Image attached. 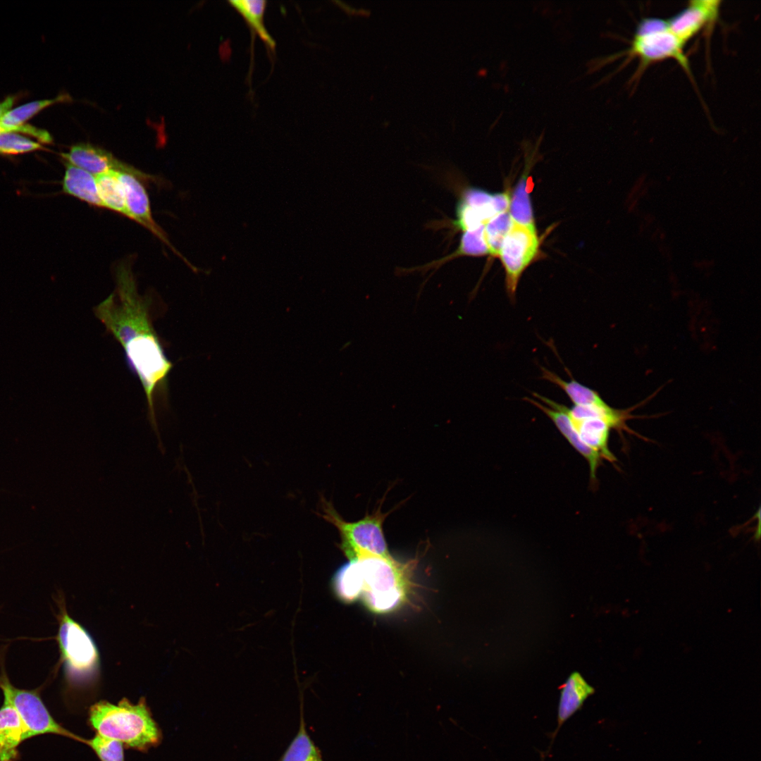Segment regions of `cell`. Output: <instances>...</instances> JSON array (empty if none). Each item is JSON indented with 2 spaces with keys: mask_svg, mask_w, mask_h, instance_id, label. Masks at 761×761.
<instances>
[{
  "mask_svg": "<svg viewBox=\"0 0 761 761\" xmlns=\"http://www.w3.org/2000/svg\"><path fill=\"white\" fill-rule=\"evenodd\" d=\"M509 212L514 222L528 228H535L529 192L527 190V180L524 176L520 180L510 199Z\"/></svg>",
  "mask_w": 761,
  "mask_h": 761,
  "instance_id": "cell-24",
  "label": "cell"
},
{
  "mask_svg": "<svg viewBox=\"0 0 761 761\" xmlns=\"http://www.w3.org/2000/svg\"><path fill=\"white\" fill-rule=\"evenodd\" d=\"M61 609L57 641L70 682L79 684L89 679L99 667V653L89 633Z\"/></svg>",
  "mask_w": 761,
  "mask_h": 761,
  "instance_id": "cell-7",
  "label": "cell"
},
{
  "mask_svg": "<svg viewBox=\"0 0 761 761\" xmlns=\"http://www.w3.org/2000/svg\"><path fill=\"white\" fill-rule=\"evenodd\" d=\"M90 724L97 734L140 750L158 744L160 731L144 699L137 704L121 700L113 704L99 701L89 710Z\"/></svg>",
  "mask_w": 761,
  "mask_h": 761,
  "instance_id": "cell-2",
  "label": "cell"
},
{
  "mask_svg": "<svg viewBox=\"0 0 761 761\" xmlns=\"http://www.w3.org/2000/svg\"><path fill=\"white\" fill-rule=\"evenodd\" d=\"M539 240L536 228L514 222L502 245L499 256L505 271V286L512 301L520 277L537 254Z\"/></svg>",
  "mask_w": 761,
  "mask_h": 761,
  "instance_id": "cell-9",
  "label": "cell"
},
{
  "mask_svg": "<svg viewBox=\"0 0 761 761\" xmlns=\"http://www.w3.org/2000/svg\"><path fill=\"white\" fill-rule=\"evenodd\" d=\"M540 370L541 378L562 389L574 405L595 404L605 402L596 390L581 384L573 378L568 381L543 366L540 367Z\"/></svg>",
  "mask_w": 761,
  "mask_h": 761,
  "instance_id": "cell-19",
  "label": "cell"
},
{
  "mask_svg": "<svg viewBox=\"0 0 761 761\" xmlns=\"http://www.w3.org/2000/svg\"><path fill=\"white\" fill-rule=\"evenodd\" d=\"M685 44L670 30L667 21L646 18L637 25L626 54L639 58L641 69L655 62L672 58L691 77L688 61L683 52Z\"/></svg>",
  "mask_w": 761,
  "mask_h": 761,
  "instance_id": "cell-6",
  "label": "cell"
},
{
  "mask_svg": "<svg viewBox=\"0 0 761 761\" xmlns=\"http://www.w3.org/2000/svg\"><path fill=\"white\" fill-rule=\"evenodd\" d=\"M484 228L485 225H482L475 230L464 232L458 249L447 259L464 255L483 256L488 254L484 238Z\"/></svg>",
  "mask_w": 761,
  "mask_h": 761,
  "instance_id": "cell-27",
  "label": "cell"
},
{
  "mask_svg": "<svg viewBox=\"0 0 761 761\" xmlns=\"http://www.w3.org/2000/svg\"><path fill=\"white\" fill-rule=\"evenodd\" d=\"M61 156L70 164L83 169L94 176L114 171L128 173L144 181H154V177L116 159L111 152L89 143L75 144Z\"/></svg>",
  "mask_w": 761,
  "mask_h": 761,
  "instance_id": "cell-10",
  "label": "cell"
},
{
  "mask_svg": "<svg viewBox=\"0 0 761 761\" xmlns=\"http://www.w3.org/2000/svg\"><path fill=\"white\" fill-rule=\"evenodd\" d=\"M357 559L363 580L362 601L371 612L387 614L400 608L407 600L410 575L416 560L407 563L393 557L363 555Z\"/></svg>",
  "mask_w": 761,
  "mask_h": 761,
  "instance_id": "cell-3",
  "label": "cell"
},
{
  "mask_svg": "<svg viewBox=\"0 0 761 761\" xmlns=\"http://www.w3.org/2000/svg\"><path fill=\"white\" fill-rule=\"evenodd\" d=\"M228 2L242 16L253 32L258 35L270 49L273 50L276 43L264 25L266 1L235 0Z\"/></svg>",
  "mask_w": 761,
  "mask_h": 761,
  "instance_id": "cell-18",
  "label": "cell"
},
{
  "mask_svg": "<svg viewBox=\"0 0 761 761\" xmlns=\"http://www.w3.org/2000/svg\"><path fill=\"white\" fill-rule=\"evenodd\" d=\"M0 689L4 700L8 703L18 713L27 731L28 738L54 734L84 743L81 738L68 731L52 717L37 690H27L16 687L3 672L0 675Z\"/></svg>",
  "mask_w": 761,
  "mask_h": 761,
  "instance_id": "cell-8",
  "label": "cell"
},
{
  "mask_svg": "<svg viewBox=\"0 0 761 761\" xmlns=\"http://www.w3.org/2000/svg\"><path fill=\"white\" fill-rule=\"evenodd\" d=\"M116 289L94 308L97 318L121 345L130 370L145 393L148 419L160 441L156 404L166 396L173 367L154 326L152 302L139 294L129 265L117 266Z\"/></svg>",
  "mask_w": 761,
  "mask_h": 761,
  "instance_id": "cell-1",
  "label": "cell"
},
{
  "mask_svg": "<svg viewBox=\"0 0 761 761\" xmlns=\"http://www.w3.org/2000/svg\"><path fill=\"white\" fill-rule=\"evenodd\" d=\"M68 95H59L53 99H44L32 101L6 112L0 119L4 132H14L16 127L25 124L26 121L37 115L44 109L58 102L67 101Z\"/></svg>",
  "mask_w": 761,
  "mask_h": 761,
  "instance_id": "cell-21",
  "label": "cell"
},
{
  "mask_svg": "<svg viewBox=\"0 0 761 761\" xmlns=\"http://www.w3.org/2000/svg\"><path fill=\"white\" fill-rule=\"evenodd\" d=\"M43 149L40 142L14 132H0V154H19Z\"/></svg>",
  "mask_w": 761,
  "mask_h": 761,
  "instance_id": "cell-25",
  "label": "cell"
},
{
  "mask_svg": "<svg viewBox=\"0 0 761 761\" xmlns=\"http://www.w3.org/2000/svg\"><path fill=\"white\" fill-rule=\"evenodd\" d=\"M321 516L332 524L340 536V548L349 559L363 555L391 557L383 533V524L388 513L379 507L372 514L356 521L344 520L330 502L321 498Z\"/></svg>",
  "mask_w": 761,
  "mask_h": 761,
  "instance_id": "cell-4",
  "label": "cell"
},
{
  "mask_svg": "<svg viewBox=\"0 0 761 761\" xmlns=\"http://www.w3.org/2000/svg\"><path fill=\"white\" fill-rule=\"evenodd\" d=\"M332 587L336 597L344 603H352L361 597L363 580L357 559H349L336 571Z\"/></svg>",
  "mask_w": 761,
  "mask_h": 761,
  "instance_id": "cell-17",
  "label": "cell"
},
{
  "mask_svg": "<svg viewBox=\"0 0 761 761\" xmlns=\"http://www.w3.org/2000/svg\"><path fill=\"white\" fill-rule=\"evenodd\" d=\"M594 692V688L587 683L579 672L571 673L561 688L557 714L558 727L576 712L586 698Z\"/></svg>",
  "mask_w": 761,
  "mask_h": 761,
  "instance_id": "cell-16",
  "label": "cell"
},
{
  "mask_svg": "<svg viewBox=\"0 0 761 761\" xmlns=\"http://www.w3.org/2000/svg\"><path fill=\"white\" fill-rule=\"evenodd\" d=\"M4 132V130L3 126L0 123V132Z\"/></svg>",
  "mask_w": 761,
  "mask_h": 761,
  "instance_id": "cell-29",
  "label": "cell"
},
{
  "mask_svg": "<svg viewBox=\"0 0 761 761\" xmlns=\"http://www.w3.org/2000/svg\"><path fill=\"white\" fill-rule=\"evenodd\" d=\"M532 395L534 399L526 397L524 400L544 413L569 443L583 457L589 466L590 481L596 483L597 471L602 459L581 440L567 414V407L537 392Z\"/></svg>",
  "mask_w": 761,
  "mask_h": 761,
  "instance_id": "cell-11",
  "label": "cell"
},
{
  "mask_svg": "<svg viewBox=\"0 0 761 761\" xmlns=\"http://www.w3.org/2000/svg\"><path fill=\"white\" fill-rule=\"evenodd\" d=\"M634 408L618 409L605 402L601 404L573 405L567 407V414L583 443L603 460L614 463L615 456L609 447L610 432L615 430L631 433L626 421L636 416Z\"/></svg>",
  "mask_w": 761,
  "mask_h": 761,
  "instance_id": "cell-5",
  "label": "cell"
},
{
  "mask_svg": "<svg viewBox=\"0 0 761 761\" xmlns=\"http://www.w3.org/2000/svg\"><path fill=\"white\" fill-rule=\"evenodd\" d=\"M65 166L63 191L91 206L104 208L99 195L96 176L67 162Z\"/></svg>",
  "mask_w": 761,
  "mask_h": 761,
  "instance_id": "cell-15",
  "label": "cell"
},
{
  "mask_svg": "<svg viewBox=\"0 0 761 761\" xmlns=\"http://www.w3.org/2000/svg\"><path fill=\"white\" fill-rule=\"evenodd\" d=\"M513 224L514 221L507 211L497 214L485 225L484 238L488 254L499 256L503 242Z\"/></svg>",
  "mask_w": 761,
  "mask_h": 761,
  "instance_id": "cell-23",
  "label": "cell"
},
{
  "mask_svg": "<svg viewBox=\"0 0 761 761\" xmlns=\"http://www.w3.org/2000/svg\"><path fill=\"white\" fill-rule=\"evenodd\" d=\"M124 192L128 217L146 228L164 244L177 253L163 230L152 217L150 202L144 186L137 176L128 173H118Z\"/></svg>",
  "mask_w": 761,
  "mask_h": 761,
  "instance_id": "cell-12",
  "label": "cell"
},
{
  "mask_svg": "<svg viewBox=\"0 0 761 761\" xmlns=\"http://www.w3.org/2000/svg\"><path fill=\"white\" fill-rule=\"evenodd\" d=\"M99 197L104 208L128 217L123 187L118 172L111 171L96 176Z\"/></svg>",
  "mask_w": 761,
  "mask_h": 761,
  "instance_id": "cell-20",
  "label": "cell"
},
{
  "mask_svg": "<svg viewBox=\"0 0 761 761\" xmlns=\"http://www.w3.org/2000/svg\"><path fill=\"white\" fill-rule=\"evenodd\" d=\"M720 3L712 0L690 1L685 8L667 21L669 28L686 44L705 26L716 20Z\"/></svg>",
  "mask_w": 761,
  "mask_h": 761,
  "instance_id": "cell-13",
  "label": "cell"
},
{
  "mask_svg": "<svg viewBox=\"0 0 761 761\" xmlns=\"http://www.w3.org/2000/svg\"><path fill=\"white\" fill-rule=\"evenodd\" d=\"M27 739V731L20 715L4 700L0 707V761H18L19 746Z\"/></svg>",
  "mask_w": 761,
  "mask_h": 761,
  "instance_id": "cell-14",
  "label": "cell"
},
{
  "mask_svg": "<svg viewBox=\"0 0 761 761\" xmlns=\"http://www.w3.org/2000/svg\"><path fill=\"white\" fill-rule=\"evenodd\" d=\"M282 761H324L309 736L302 717L299 731L284 753Z\"/></svg>",
  "mask_w": 761,
  "mask_h": 761,
  "instance_id": "cell-22",
  "label": "cell"
},
{
  "mask_svg": "<svg viewBox=\"0 0 761 761\" xmlns=\"http://www.w3.org/2000/svg\"><path fill=\"white\" fill-rule=\"evenodd\" d=\"M101 761H125L123 744L120 742L96 734L90 739H85Z\"/></svg>",
  "mask_w": 761,
  "mask_h": 761,
  "instance_id": "cell-26",
  "label": "cell"
},
{
  "mask_svg": "<svg viewBox=\"0 0 761 761\" xmlns=\"http://www.w3.org/2000/svg\"><path fill=\"white\" fill-rule=\"evenodd\" d=\"M16 100V97L8 96L4 100L0 102V119L1 117L13 106Z\"/></svg>",
  "mask_w": 761,
  "mask_h": 761,
  "instance_id": "cell-28",
  "label": "cell"
}]
</instances>
